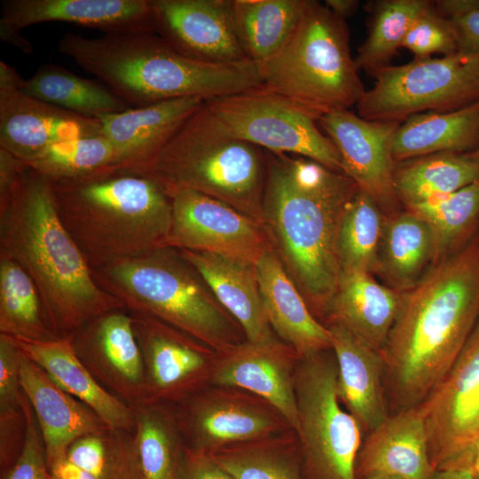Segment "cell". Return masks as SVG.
Listing matches in <instances>:
<instances>
[{
    "instance_id": "cell-23",
    "label": "cell",
    "mask_w": 479,
    "mask_h": 479,
    "mask_svg": "<svg viewBox=\"0 0 479 479\" xmlns=\"http://www.w3.org/2000/svg\"><path fill=\"white\" fill-rule=\"evenodd\" d=\"M255 267L263 309L276 336L299 357L331 349L327 326L312 314L272 247L260 256Z\"/></svg>"
},
{
    "instance_id": "cell-2",
    "label": "cell",
    "mask_w": 479,
    "mask_h": 479,
    "mask_svg": "<svg viewBox=\"0 0 479 479\" xmlns=\"http://www.w3.org/2000/svg\"><path fill=\"white\" fill-rule=\"evenodd\" d=\"M263 227L316 318L326 317L341 276L342 215L359 190L346 174L312 160L265 153Z\"/></svg>"
},
{
    "instance_id": "cell-36",
    "label": "cell",
    "mask_w": 479,
    "mask_h": 479,
    "mask_svg": "<svg viewBox=\"0 0 479 479\" xmlns=\"http://www.w3.org/2000/svg\"><path fill=\"white\" fill-rule=\"evenodd\" d=\"M0 334L31 341L58 338L35 282L16 261L3 252H0Z\"/></svg>"
},
{
    "instance_id": "cell-30",
    "label": "cell",
    "mask_w": 479,
    "mask_h": 479,
    "mask_svg": "<svg viewBox=\"0 0 479 479\" xmlns=\"http://www.w3.org/2000/svg\"><path fill=\"white\" fill-rule=\"evenodd\" d=\"M479 147V101L449 112L415 114L401 122L392 142L396 162L436 153H467Z\"/></svg>"
},
{
    "instance_id": "cell-31",
    "label": "cell",
    "mask_w": 479,
    "mask_h": 479,
    "mask_svg": "<svg viewBox=\"0 0 479 479\" xmlns=\"http://www.w3.org/2000/svg\"><path fill=\"white\" fill-rule=\"evenodd\" d=\"M433 259L432 234L425 221L406 209L384 216L374 273L388 287L401 292L413 287Z\"/></svg>"
},
{
    "instance_id": "cell-32",
    "label": "cell",
    "mask_w": 479,
    "mask_h": 479,
    "mask_svg": "<svg viewBox=\"0 0 479 479\" xmlns=\"http://www.w3.org/2000/svg\"><path fill=\"white\" fill-rule=\"evenodd\" d=\"M132 409L138 479H184L187 445L173 409L153 402Z\"/></svg>"
},
{
    "instance_id": "cell-25",
    "label": "cell",
    "mask_w": 479,
    "mask_h": 479,
    "mask_svg": "<svg viewBox=\"0 0 479 479\" xmlns=\"http://www.w3.org/2000/svg\"><path fill=\"white\" fill-rule=\"evenodd\" d=\"M20 381L35 413L48 464L67 457L69 446L76 439L108 427L90 407L62 389L21 351Z\"/></svg>"
},
{
    "instance_id": "cell-49",
    "label": "cell",
    "mask_w": 479,
    "mask_h": 479,
    "mask_svg": "<svg viewBox=\"0 0 479 479\" xmlns=\"http://www.w3.org/2000/svg\"><path fill=\"white\" fill-rule=\"evenodd\" d=\"M23 164L11 153L0 148V202L6 200L12 192Z\"/></svg>"
},
{
    "instance_id": "cell-42",
    "label": "cell",
    "mask_w": 479,
    "mask_h": 479,
    "mask_svg": "<svg viewBox=\"0 0 479 479\" xmlns=\"http://www.w3.org/2000/svg\"><path fill=\"white\" fill-rule=\"evenodd\" d=\"M25 164L53 183L118 165V161L113 145L100 134L56 143Z\"/></svg>"
},
{
    "instance_id": "cell-51",
    "label": "cell",
    "mask_w": 479,
    "mask_h": 479,
    "mask_svg": "<svg viewBox=\"0 0 479 479\" xmlns=\"http://www.w3.org/2000/svg\"><path fill=\"white\" fill-rule=\"evenodd\" d=\"M25 80L15 68L0 61V90H20Z\"/></svg>"
},
{
    "instance_id": "cell-7",
    "label": "cell",
    "mask_w": 479,
    "mask_h": 479,
    "mask_svg": "<svg viewBox=\"0 0 479 479\" xmlns=\"http://www.w3.org/2000/svg\"><path fill=\"white\" fill-rule=\"evenodd\" d=\"M143 175L156 180L167 193L191 189L229 204L263 225L265 153L229 134L205 101Z\"/></svg>"
},
{
    "instance_id": "cell-52",
    "label": "cell",
    "mask_w": 479,
    "mask_h": 479,
    "mask_svg": "<svg viewBox=\"0 0 479 479\" xmlns=\"http://www.w3.org/2000/svg\"><path fill=\"white\" fill-rule=\"evenodd\" d=\"M0 37L2 41L17 47L25 53H30L33 51L31 43L20 35V31L0 25Z\"/></svg>"
},
{
    "instance_id": "cell-9",
    "label": "cell",
    "mask_w": 479,
    "mask_h": 479,
    "mask_svg": "<svg viewBox=\"0 0 479 479\" xmlns=\"http://www.w3.org/2000/svg\"><path fill=\"white\" fill-rule=\"evenodd\" d=\"M295 431L305 479H357L359 422L341 405L332 349L299 357L294 373Z\"/></svg>"
},
{
    "instance_id": "cell-21",
    "label": "cell",
    "mask_w": 479,
    "mask_h": 479,
    "mask_svg": "<svg viewBox=\"0 0 479 479\" xmlns=\"http://www.w3.org/2000/svg\"><path fill=\"white\" fill-rule=\"evenodd\" d=\"M0 25L15 31L65 22L105 35L156 33L151 0H3Z\"/></svg>"
},
{
    "instance_id": "cell-53",
    "label": "cell",
    "mask_w": 479,
    "mask_h": 479,
    "mask_svg": "<svg viewBox=\"0 0 479 479\" xmlns=\"http://www.w3.org/2000/svg\"><path fill=\"white\" fill-rule=\"evenodd\" d=\"M357 0H326L325 5L338 17L345 20L354 14L358 7Z\"/></svg>"
},
{
    "instance_id": "cell-26",
    "label": "cell",
    "mask_w": 479,
    "mask_h": 479,
    "mask_svg": "<svg viewBox=\"0 0 479 479\" xmlns=\"http://www.w3.org/2000/svg\"><path fill=\"white\" fill-rule=\"evenodd\" d=\"M326 326L337 363L340 401L368 434L389 414L384 385V357L381 352L342 326L335 323Z\"/></svg>"
},
{
    "instance_id": "cell-28",
    "label": "cell",
    "mask_w": 479,
    "mask_h": 479,
    "mask_svg": "<svg viewBox=\"0 0 479 479\" xmlns=\"http://www.w3.org/2000/svg\"><path fill=\"white\" fill-rule=\"evenodd\" d=\"M178 250L238 322L245 340L263 342L276 336L263 309L255 263L216 253Z\"/></svg>"
},
{
    "instance_id": "cell-18",
    "label": "cell",
    "mask_w": 479,
    "mask_h": 479,
    "mask_svg": "<svg viewBox=\"0 0 479 479\" xmlns=\"http://www.w3.org/2000/svg\"><path fill=\"white\" fill-rule=\"evenodd\" d=\"M216 354L208 378L212 385L260 397L296 431L294 373L299 357L293 349L274 336L263 342L245 340Z\"/></svg>"
},
{
    "instance_id": "cell-17",
    "label": "cell",
    "mask_w": 479,
    "mask_h": 479,
    "mask_svg": "<svg viewBox=\"0 0 479 479\" xmlns=\"http://www.w3.org/2000/svg\"><path fill=\"white\" fill-rule=\"evenodd\" d=\"M67 339L107 391L131 408L148 402L143 357L126 308L99 316Z\"/></svg>"
},
{
    "instance_id": "cell-48",
    "label": "cell",
    "mask_w": 479,
    "mask_h": 479,
    "mask_svg": "<svg viewBox=\"0 0 479 479\" xmlns=\"http://www.w3.org/2000/svg\"><path fill=\"white\" fill-rule=\"evenodd\" d=\"M184 479H236L207 452L187 447Z\"/></svg>"
},
{
    "instance_id": "cell-13",
    "label": "cell",
    "mask_w": 479,
    "mask_h": 479,
    "mask_svg": "<svg viewBox=\"0 0 479 479\" xmlns=\"http://www.w3.org/2000/svg\"><path fill=\"white\" fill-rule=\"evenodd\" d=\"M193 392L173 409L187 447L212 452L281 435L288 423L268 403L231 388Z\"/></svg>"
},
{
    "instance_id": "cell-37",
    "label": "cell",
    "mask_w": 479,
    "mask_h": 479,
    "mask_svg": "<svg viewBox=\"0 0 479 479\" xmlns=\"http://www.w3.org/2000/svg\"><path fill=\"white\" fill-rule=\"evenodd\" d=\"M404 209L428 225L435 265L464 247L479 230V179L444 197Z\"/></svg>"
},
{
    "instance_id": "cell-55",
    "label": "cell",
    "mask_w": 479,
    "mask_h": 479,
    "mask_svg": "<svg viewBox=\"0 0 479 479\" xmlns=\"http://www.w3.org/2000/svg\"><path fill=\"white\" fill-rule=\"evenodd\" d=\"M466 468L471 472L475 479H479V436L469 450Z\"/></svg>"
},
{
    "instance_id": "cell-15",
    "label": "cell",
    "mask_w": 479,
    "mask_h": 479,
    "mask_svg": "<svg viewBox=\"0 0 479 479\" xmlns=\"http://www.w3.org/2000/svg\"><path fill=\"white\" fill-rule=\"evenodd\" d=\"M128 311L143 357L148 402L177 403L201 389L216 352L158 318Z\"/></svg>"
},
{
    "instance_id": "cell-46",
    "label": "cell",
    "mask_w": 479,
    "mask_h": 479,
    "mask_svg": "<svg viewBox=\"0 0 479 479\" xmlns=\"http://www.w3.org/2000/svg\"><path fill=\"white\" fill-rule=\"evenodd\" d=\"M20 350L13 340L0 334V411L20 406Z\"/></svg>"
},
{
    "instance_id": "cell-24",
    "label": "cell",
    "mask_w": 479,
    "mask_h": 479,
    "mask_svg": "<svg viewBox=\"0 0 479 479\" xmlns=\"http://www.w3.org/2000/svg\"><path fill=\"white\" fill-rule=\"evenodd\" d=\"M433 471L419 405L389 413L363 440L356 461L357 479L375 475L428 479Z\"/></svg>"
},
{
    "instance_id": "cell-54",
    "label": "cell",
    "mask_w": 479,
    "mask_h": 479,
    "mask_svg": "<svg viewBox=\"0 0 479 479\" xmlns=\"http://www.w3.org/2000/svg\"><path fill=\"white\" fill-rule=\"evenodd\" d=\"M428 479H475L467 469H438L434 470Z\"/></svg>"
},
{
    "instance_id": "cell-57",
    "label": "cell",
    "mask_w": 479,
    "mask_h": 479,
    "mask_svg": "<svg viewBox=\"0 0 479 479\" xmlns=\"http://www.w3.org/2000/svg\"><path fill=\"white\" fill-rule=\"evenodd\" d=\"M469 153L471 156H473L474 158H475L476 160L479 161V147H478L476 150H475V151H473V152H470V153Z\"/></svg>"
},
{
    "instance_id": "cell-44",
    "label": "cell",
    "mask_w": 479,
    "mask_h": 479,
    "mask_svg": "<svg viewBox=\"0 0 479 479\" xmlns=\"http://www.w3.org/2000/svg\"><path fill=\"white\" fill-rule=\"evenodd\" d=\"M21 404L26 416L25 442L17 460L0 479H53L35 413L24 394Z\"/></svg>"
},
{
    "instance_id": "cell-5",
    "label": "cell",
    "mask_w": 479,
    "mask_h": 479,
    "mask_svg": "<svg viewBox=\"0 0 479 479\" xmlns=\"http://www.w3.org/2000/svg\"><path fill=\"white\" fill-rule=\"evenodd\" d=\"M51 185L59 218L91 270L166 247L171 199L151 177L113 165Z\"/></svg>"
},
{
    "instance_id": "cell-27",
    "label": "cell",
    "mask_w": 479,
    "mask_h": 479,
    "mask_svg": "<svg viewBox=\"0 0 479 479\" xmlns=\"http://www.w3.org/2000/svg\"><path fill=\"white\" fill-rule=\"evenodd\" d=\"M11 338L24 355L37 364L62 389L90 407L106 426L134 432V410L98 383L76 355L69 339L31 341Z\"/></svg>"
},
{
    "instance_id": "cell-33",
    "label": "cell",
    "mask_w": 479,
    "mask_h": 479,
    "mask_svg": "<svg viewBox=\"0 0 479 479\" xmlns=\"http://www.w3.org/2000/svg\"><path fill=\"white\" fill-rule=\"evenodd\" d=\"M479 179V161L468 153H436L396 162L393 184L404 207L429 202Z\"/></svg>"
},
{
    "instance_id": "cell-47",
    "label": "cell",
    "mask_w": 479,
    "mask_h": 479,
    "mask_svg": "<svg viewBox=\"0 0 479 479\" xmlns=\"http://www.w3.org/2000/svg\"><path fill=\"white\" fill-rule=\"evenodd\" d=\"M26 435V416L20 407L0 411V475L20 456Z\"/></svg>"
},
{
    "instance_id": "cell-1",
    "label": "cell",
    "mask_w": 479,
    "mask_h": 479,
    "mask_svg": "<svg viewBox=\"0 0 479 479\" xmlns=\"http://www.w3.org/2000/svg\"><path fill=\"white\" fill-rule=\"evenodd\" d=\"M479 318V230L404 292L382 350L390 413L422 404L449 372Z\"/></svg>"
},
{
    "instance_id": "cell-19",
    "label": "cell",
    "mask_w": 479,
    "mask_h": 479,
    "mask_svg": "<svg viewBox=\"0 0 479 479\" xmlns=\"http://www.w3.org/2000/svg\"><path fill=\"white\" fill-rule=\"evenodd\" d=\"M155 32L183 55L202 62L249 60L237 37L231 0H151Z\"/></svg>"
},
{
    "instance_id": "cell-56",
    "label": "cell",
    "mask_w": 479,
    "mask_h": 479,
    "mask_svg": "<svg viewBox=\"0 0 479 479\" xmlns=\"http://www.w3.org/2000/svg\"><path fill=\"white\" fill-rule=\"evenodd\" d=\"M361 479H402V478L392 476V475H375L366 476Z\"/></svg>"
},
{
    "instance_id": "cell-39",
    "label": "cell",
    "mask_w": 479,
    "mask_h": 479,
    "mask_svg": "<svg viewBox=\"0 0 479 479\" xmlns=\"http://www.w3.org/2000/svg\"><path fill=\"white\" fill-rule=\"evenodd\" d=\"M279 435L208 452L236 479H305L297 441Z\"/></svg>"
},
{
    "instance_id": "cell-38",
    "label": "cell",
    "mask_w": 479,
    "mask_h": 479,
    "mask_svg": "<svg viewBox=\"0 0 479 479\" xmlns=\"http://www.w3.org/2000/svg\"><path fill=\"white\" fill-rule=\"evenodd\" d=\"M434 2L429 0H382L371 9L368 35L359 46L355 62L373 76L390 66L412 24Z\"/></svg>"
},
{
    "instance_id": "cell-10",
    "label": "cell",
    "mask_w": 479,
    "mask_h": 479,
    "mask_svg": "<svg viewBox=\"0 0 479 479\" xmlns=\"http://www.w3.org/2000/svg\"><path fill=\"white\" fill-rule=\"evenodd\" d=\"M357 105L368 121L401 123L415 114L455 111L479 101V54L458 51L389 66Z\"/></svg>"
},
{
    "instance_id": "cell-14",
    "label": "cell",
    "mask_w": 479,
    "mask_h": 479,
    "mask_svg": "<svg viewBox=\"0 0 479 479\" xmlns=\"http://www.w3.org/2000/svg\"><path fill=\"white\" fill-rule=\"evenodd\" d=\"M168 194L172 226L166 247L254 263L272 247L263 225L229 204L186 188H176Z\"/></svg>"
},
{
    "instance_id": "cell-11",
    "label": "cell",
    "mask_w": 479,
    "mask_h": 479,
    "mask_svg": "<svg viewBox=\"0 0 479 479\" xmlns=\"http://www.w3.org/2000/svg\"><path fill=\"white\" fill-rule=\"evenodd\" d=\"M233 137L276 154L294 153L343 173L341 155L318 129V119L289 98L261 86L206 100Z\"/></svg>"
},
{
    "instance_id": "cell-43",
    "label": "cell",
    "mask_w": 479,
    "mask_h": 479,
    "mask_svg": "<svg viewBox=\"0 0 479 479\" xmlns=\"http://www.w3.org/2000/svg\"><path fill=\"white\" fill-rule=\"evenodd\" d=\"M402 47L409 50L414 59H429L435 53L446 56L459 51L452 25L436 10L435 2L412 24Z\"/></svg>"
},
{
    "instance_id": "cell-35",
    "label": "cell",
    "mask_w": 479,
    "mask_h": 479,
    "mask_svg": "<svg viewBox=\"0 0 479 479\" xmlns=\"http://www.w3.org/2000/svg\"><path fill=\"white\" fill-rule=\"evenodd\" d=\"M24 94L81 116L98 119L131 108L106 86L55 64L40 67L25 80Z\"/></svg>"
},
{
    "instance_id": "cell-12",
    "label": "cell",
    "mask_w": 479,
    "mask_h": 479,
    "mask_svg": "<svg viewBox=\"0 0 479 479\" xmlns=\"http://www.w3.org/2000/svg\"><path fill=\"white\" fill-rule=\"evenodd\" d=\"M419 406L434 470L467 469L479 436V318L449 372Z\"/></svg>"
},
{
    "instance_id": "cell-45",
    "label": "cell",
    "mask_w": 479,
    "mask_h": 479,
    "mask_svg": "<svg viewBox=\"0 0 479 479\" xmlns=\"http://www.w3.org/2000/svg\"><path fill=\"white\" fill-rule=\"evenodd\" d=\"M435 8L452 23L459 51L479 54V0H439Z\"/></svg>"
},
{
    "instance_id": "cell-3",
    "label": "cell",
    "mask_w": 479,
    "mask_h": 479,
    "mask_svg": "<svg viewBox=\"0 0 479 479\" xmlns=\"http://www.w3.org/2000/svg\"><path fill=\"white\" fill-rule=\"evenodd\" d=\"M0 252L33 279L58 338H69L99 316L125 308L97 284L59 218L51 183L25 163L12 192L0 202Z\"/></svg>"
},
{
    "instance_id": "cell-20",
    "label": "cell",
    "mask_w": 479,
    "mask_h": 479,
    "mask_svg": "<svg viewBox=\"0 0 479 479\" xmlns=\"http://www.w3.org/2000/svg\"><path fill=\"white\" fill-rule=\"evenodd\" d=\"M100 134L98 119L73 114L20 90H0V148L24 163L56 143Z\"/></svg>"
},
{
    "instance_id": "cell-40",
    "label": "cell",
    "mask_w": 479,
    "mask_h": 479,
    "mask_svg": "<svg viewBox=\"0 0 479 479\" xmlns=\"http://www.w3.org/2000/svg\"><path fill=\"white\" fill-rule=\"evenodd\" d=\"M384 214L373 198L358 190L339 224L336 250L341 272L374 273Z\"/></svg>"
},
{
    "instance_id": "cell-16",
    "label": "cell",
    "mask_w": 479,
    "mask_h": 479,
    "mask_svg": "<svg viewBox=\"0 0 479 479\" xmlns=\"http://www.w3.org/2000/svg\"><path fill=\"white\" fill-rule=\"evenodd\" d=\"M318 123L336 146L343 173L373 198L384 216L398 211L392 142L400 123L368 121L349 110L326 114Z\"/></svg>"
},
{
    "instance_id": "cell-50",
    "label": "cell",
    "mask_w": 479,
    "mask_h": 479,
    "mask_svg": "<svg viewBox=\"0 0 479 479\" xmlns=\"http://www.w3.org/2000/svg\"><path fill=\"white\" fill-rule=\"evenodd\" d=\"M53 479H96L90 473L72 463L67 457L48 464Z\"/></svg>"
},
{
    "instance_id": "cell-4",
    "label": "cell",
    "mask_w": 479,
    "mask_h": 479,
    "mask_svg": "<svg viewBox=\"0 0 479 479\" xmlns=\"http://www.w3.org/2000/svg\"><path fill=\"white\" fill-rule=\"evenodd\" d=\"M59 50L131 107L182 98L206 101L263 84L258 63L198 61L177 51L156 33L98 37L67 33L59 42Z\"/></svg>"
},
{
    "instance_id": "cell-34",
    "label": "cell",
    "mask_w": 479,
    "mask_h": 479,
    "mask_svg": "<svg viewBox=\"0 0 479 479\" xmlns=\"http://www.w3.org/2000/svg\"><path fill=\"white\" fill-rule=\"evenodd\" d=\"M310 0H231L239 42L249 60L261 64L288 41Z\"/></svg>"
},
{
    "instance_id": "cell-41",
    "label": "cell",
    "mask_w": 479,
    "mask_h": 479,
    "mask_svg": "<svg viewBox=\"0 0 479 479\" xmlns=\"http://www.w3.org/2000/svg\"><path fill=\"white\" fill-rule=\"evenodd\" d=\"M67 458L96 479H138L133 433L109 427L76 439Z\"/></svg>"
},
{
    "instance_id": "cell-22",
    "label": "cell",
    "mask_w": 479,
    "mask_h": 479,
    "mask_svg": "<svg viewBox=\"0 0 479 479\" xmlns=\"http://www.w3.org/2000/svg\"><path fill=\"white\" fill-rule=\"evenodd\" d=\"M197 98L167 100L98 118L118 165L144 174L184 122L203 104Z\"/></svg>"
},
{
    "instance_id": "cell-6",
    "label": "cell",
    "mask_w": 479,
    "mask_h": 479,
    "mask_svg": "<svg viewBox=\"0 0 479 479\" xmlns=\"http://www.w3.org/2000/svg\"><path fill=\"white\" fill-rule=\"evenodd\" d=\"M92 274L128 310L158 318L216 353L243 342L238 322L177 248L122 259L94 269Z\"/></svg>"
},
{
    "instance_id": "cell-29",
    "label": "cell",
    "mask_w": 479,
    "mask_h": 479,
    "mask_svg": "<svg viewBox=\"0 0 479 479\" xmlns=\"http://www.w3.org/2000/svg\"><path fill=\"white\" fill-rule=\"evenodd\" d=\"M403 295L404 292L377 282L369 273L342 271L327 308L326 324H339L382 352Z\"/></svg>"
},
{
    "instance_id": "cell-8",
    "label": "cell",
    "mask_w": 479,
    "mask_h": 479,
    "mask_svg": "<svg viewBox=\"0 0 479 479\" xmlns=\"http://www.w3.org/2000/svg\"><path fill=\"white\" fill-rule=\"evenodd\" d=\"M263 86L321 116L357 106L365 89L349 50L345 20L311 1L294 32L259 64Z\"/></svg>"
}]
</instances>
